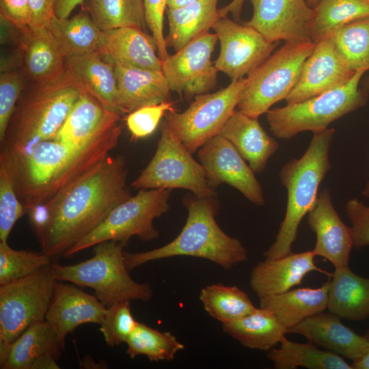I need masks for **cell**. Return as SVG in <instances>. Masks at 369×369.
I'll list each match as a JSON object with an SVG mask.
<instances>
[{
  "label": "cell",
  "instance_id": "obj_23",
  "mask_svg": "<svg viewBox=\"0 0 369 369\" xmlns=\"http://www.w3.org/2000/svg\"><path fill=\"white\" fill-rule=\"evenodd\" d=\"M312 250L290 253L284 257L258 263L250 275V286L260 298L285 292L301 284L309 273H325L316 266Z\"/></svg>",
  "mask_w": 369,
  "mask_h": 369
},
{
  "label": "cell",
  "instance_id": "obj_30",
  "mask_svg": "<svg viewBox=\"0 0 369 369\" xmlns=\"http://www.w3.org/2000/svg\"><path fill=\"white\" fill-rule=\"evenodd\" d=\"M64 349L52 326L45 320L36 322L12 344L1 369H32L40 359L51 356L58 359Z\"/></svg>",
  "mask_w": 369,
  "mask_h": 369
},
{
  "label": "cell",
  "instance_id": "obj_27",
  "mask_svg": "<svg viewBox=\"0 0 369 369\" xmlns=\"http://www.w3.org/2000/svg\"><path fill=\"white\" fill-rule=\"evenodd\" d=\"M122 114L168 100L171 91L162 71L115 66Z\"/></svg>",
  "mask_w": 369,
  "mask_h": 369
},
{
  "label": "cell",
  "instance_id": "obj_29",
  "mask_svg": "<svg viewBox=\"0 0 369 369\" xmlns=\"http://www.w3.org/2000/svg\"><path fill=\"white\" fill-rule=\"evenodd\" d=\"M327 309L351 320L369 317V278L360 277L348 266L335 268L331 274Z\"/></svg>",
  "mask_w": 369,
  "mask_h": 369
},
{
  "label": "cell",
  "instance_id": "obj_46",
  "mask_svg": "<svg viewBox=\"0 0 369 369\" xmlns=\"http://www.w3.org/2000/svg\"><path fill=\"white\" fill-rule=\"evenodd\" d=\"M147 26L152 32L159 57L163 61L169 55L167 44L163 34L164 13L167 7V0H143Z\"/></svg>",
  "mask_w": 369,
  "mask_h": 369
},
{
  "label": "cell",
  "instance_id": "obj_25",
  "mask_svg": "<svg viewBox=\"0 0 369 369\" xmlns=\"http://www.w3.org/2000/svg\"><path fill=\"white\" fill-rule=\"evenodd\" d=\"M120 118V114L82 92L54 139L68 144H86L118 124Z\"/></svg>",
  "mask_w": 369,
  "mask_h": 369
},
{
  "label": "cell",
  "instance_id": "obj_45",
  "mask_svg": "<svg viewBox=\"0 0 369 369\" xmlns=\"http://www.w3.org/2000/svg\"><path fill=\"white\" fill-rule=\"evenodd\" d=\"M346 214L351 223L353 247L361 249L369 245V206L357 198L347 201Z\"/></svg>",
  "mask_w": 369,
  "mask_h": 369
},
{
  "label": "cell",
  "instance_id": "obj_44",
  "mask_svg": "<svg viewBox=\"0 0 369 369\" xmlns=\"http://www.w3.org/2000/svg\"><path fill=\"white\" fill-rule=\"evenodd\" d=\"M171 111H174V102L169 100L141 107L128 113L127 128L135 138L147 137L155 131L163 116Z\"/></svg>",
  "mask_w": 369,
  "mask_h": 369
},
{
  "label": "cell",
  "instance_id": "obj_38",
  "mask_svg": "<svg viewBox=\"0 0 369 369\" xmlns=\"http://www.w3.org/2000/svg\"><path fill=\"white\" fill-rule=\"evenodd\" d=\"M87 12L102 31L147 25L143 0H88Z\"/></svg>",
  "mask_w": 369,
  "mask_h": 369
},
{
  "label": "cell",
  "instance_id": "obj_32",
  "mask_svg": "<svg viewBox=\"0 0 369 369\" xmlns=\"http://www.w3.org/2000/svg\"><path fill=\"white\" fill-rule=\"evenodd\" d=\"M219 0H196L186 5L168 8L167 44L179 51L200 33L209 31L220 18Z\"/></svg>",
  "mask_w": 369,
  "mask_h": 369
},
{
  "label": "cell",
  "instance_id": "obj_41",
  "mask_svg": "<svg viewBox=\"0 0 369 369\" xmlns=\"http://www.w3.org/2000/svg\"><path fill=\"white\" fill-rule=\"evenodd\" d=\"M52 259L44 252L12 249L0 241V285L29 276L50 265Z\"/></svg>",
  "mask_w": 369,
  "mask_h": 369
},
{
  "label": "cell",
  "instance_id": "obj_56",
  "mask_svg": "<svg viewBox=\"0 0 369 369\" xmlns=\"http://www.w3.org/2000/svg\"><path fill=\"white\" fill-rule=\"evenodd\" d=\"M364 336L369 340V329L366 331V334Z\"/></svg>",
  "mask_w": 369,
  "mask_h": 369
},
{
  "label": "cell",
  "instance_id": "obj_37",
  "mask_svg": "<svg viewBox=\"0 0 369 369\" xmlns=\"http://www.w3.org/2000/svg\"><path fill=\"white\" fill-rule=\"evenodd\" d=\"M314 10L311 38L316 44L341 26L369 16V2L364 0H319Z\"/></svg>",
  "mask_w": 369,
  "mask_h": 369
},
{
  "label": "cell",
  "instance_id": "obj_2",
  "mask_svg": "<svg viewBox=\"0 0 369 369\" xmlns=\"http://www.w3.org/2000/svg\"><path fill=\"white\" fill-rule=\"evenodd\" d=\"M120 134L118 124L86 144L52 139L37 144L26 154L15 151L16 191L25 209L46 203L64 191L109 154Z\"/></svg>",
  "mask_w": 369,
  "mask_h": 369
},
{
  "label": "cell",
  "instance_id": "obj_26",
  "mask_svg": "<svg viewBox=\"0 0 369 369\" xmlns=\"http://www.w3.org/2000/svg\"><path fill=\"white\" fill-rule=\"evenodd\" d=\"M230 141L255 174L262 172L279 143L260 126L258 118L235 110L220 134Z\"/></svg>",
  "mask_w": 369,
  "mask_h": 369
},
{
  "label": "cell",
  "instance_id": "obj_42",
  "mask_svg": "<svg viewBox=\"0 0 369 369\" xmlns=\"http://www.w3.org/2000/svg\"><path fill=\"white\" fill-rule=\"evenodd\" d=\"M137 324L131 314L130 301H122L107 308L100 331L107 344L113 346L126 343Z\"/></svg>",
  "mask_w": 369,
  "mask_h": 369
},
{
  "label": "cell",
  "instance_id": "obj_21",
  "mask_svg": "<svg viewBox=\"0 0 369 369\" xmlns=\"http://www.w3.org/2000/svg\"><path fill=\"white\" fill-rule=\"evenodd\" d=\"M288 333L305 337L308 342L353 361L369 351V340L343 325L340 317L331 312L311 316L288 329Z\"/></svg>",
  "mask_w": 369,
  "mask_h": 369
},
{
  "label": "cell",
  "instance_id": "obj_43",
  "mask_svg": "<svg viewBox=\"0 0 369 369\" xmlns=\"http://www.w3.org/2000/svg\"><path fill=\"white\" fill-rule=\"evenodd\" d=\"M22 70H3L0 75V142L5 136L8 125L26 85Z\"/></svg>",
  "mask_w": 369,
  "mask_h": 369
},
{
  "label": "cell",
  "instance_id": "obj_8",
  "mask_svg": "<svg viewBox=\"0 0 369 369\" xmlns=\"http://www.w3.org/2000/svg\"><path fill=\"white\" fill-rule=\"evenodd\" d=\"M315 46L312 40L285 42L247 75L237 110L258 118L273 105L286 99L297 84L303 65Z\"/></svg>",
  "mask_w": 369,
  "mask_h": 369
},
{
  "label": "cell",
  "instance_id": "obj_34",
  "mask_svg": "<svg viewBox=\"0 0 369 369\" xmlns=\"http://www.w3.org/2000/svg\"><path fill=\"white\" fill-rule=\"evenodd\" d=\"M266 357L277 369H294L299 366L310 369H352L351 365L334 353L319 349L310 342L297 343L286 337L280 347L268 351Z\"/></svg>",
  "mask_w": 369,
  "mask_h": 369
},
{
  "label": "cell",
  "instance_id": "obj_6",
  "mask_svg": "<svg viewBox=\"0 0 369 369\" xmlns=\"http://www.w3.org/2000/svg\"><path fill=\"white\" fill-rule=\"evenodd\" d=\"M126 243L106 241L96 244L93 256L71 265L51 264L53 277L92 288L95 296L106 307L122 301H148L152 290L148 284H140L130 276L124 258Z\"/></svg>",
  "mask_w": 369,
  "mask_h": 369
},
{
  "label": "cell",
  "instance_id": "obj_17",
  "mask_svg": "<svg viewBox=\"0 0 369 369\" xmlns=\"http://www.w3.org/2000/svg\"><path fill=\"white\" fill-rule=\"evenodd\" d=\"M356 72L344 63L331 41L324 38L316 43L306 59L297 84L285 99L286 103L301 102L342 85Z\"/></svg>",
  "mask_w": 369,
  "mask_h": 369
},
{
  "label": "cell",
  "instance_id": "obj_49",
  "mask_svg": "<svg viewBox=\"0 0 369 369\" xmlns=\"http://www.w3.org/2000/svg\"><path fill=\"white\" fill-rule=\"evenodd\" d=\"M83 1L84 0H54L55 16L59 18H68L71 12Z\"/></svg>",
  "mask_w": 369,
  "mask_h": 369
},
{
  "label": "cell",
  "instance_id": "obj_36",
  "mask_svg": "<svg viewBox=\"0 0 369 369\" xmlns=\"http://www.w3.org/2000/svg\"><path fill=\"white\" fill-rule=\"evenodd\" d=\"M326 38L350 69L369 70V16L345 24Z\"/></svg>",
  "mask_w": 369,
  "mask_h": 369
},
{
  "label": "cell",
  "instance_id": "obj_12",
  "mask_svg": "<svg viewBox=\"0 0 369 369\" xmlns=\"http://www.w3.org/2000/svg\"><path fill=\"white\" fill-rule=\"evenodd\" d=\"M247 78L233 81L215 92L196 95L182 112L168 111L165 122L191 153L220 132L235 111Z\"/></svg>",
  "mask_w": 369,
  "mask_h": 369
},
{
  "label": "cell",
  "instance_id": "obj_31",
  "mask_svg": "<svg viewBox=\"0 0 369 369\" xmlns=\"http://www.w3.org/2000/svg\"><path fill=\"white\" fill-rule=\"evenodd\" d=\"M222 329L243 346L267 351L280 344L288 333L275 314L262 308L222 324Z\"/></svg>",
  "mask_w": 369,
  "mask_h": 369
},
{
  "label": "cell",
  "instance_id": "obj_52",
  "mask_svg": "<svg viewBox=\"0 0 369 369\" xmlns=\"http://www.w3.org/2000/svg\"><path fill=\"white\" fill-rule=\"evenodd\" d=\"M196 0H167L168 8H176L186 5Z\"/></svg>",
  "mask_w": 369,
  "mask_h": 369
},
{
  "label": "cell",
  "instance_id": "obj_16",
  "mask_svg": "<svg viewBox=\"0 0 369 369\" xmlns=\"http://www.w3.org/2000/svg\"><path fill=\"white\" fill-rule=\"evenodd\" d=\"M249 1L253 7V14L245 24L257 30L268 41L312 40L314 10L306 0Z\"/></svg>",
  "mask_w": 369,
  "mask_h": 369
},
{
  "label": "cell",
  "instance_id": "obj_18",
  "mask_svg": "<svg viewBox=\"0 0 369 369\" xmlns=\"http://www.w3.org/2000/svg\"><path fill=\"white\" fill-rule=\"evenodd\" d=\"M307 221L316 236L312 249L315 256L328 260L335 268L348 266L353 247L352 229L339 217L328 189H324L318 194Z\"/></svg>",
  "mask_w": 369,
  "mask_h": 369
},
{
  "label": "cell",
  "instance_id": "obj_9",
  "mask_svg": "<svg viewBox=\"0 0 369 369\" xmlns=\"http://www.w3.org/2000/svg\"><path fill=\"white\" fill-rule=\"evenodd\" d=\"M171 189H141L134 196L115 206L91 232L66 251L62 257L70 258L106 241L128 243L136 236L143 241L156 238L159 232L153 225L155 218L169 208Z\"/></svg>",
  "mask_w": 369,
  "mask_h": 369
},
{
  "label": "cell",
  "instance_id": "obj_11",
  "mask_svg": "<svg viewBox=\"0 0 369 369\" xmlns=\"http://www.w3.org/2000/svg\"><path fill=\"white\" fill-rule=\"evenodd\" d=\"M191 154L164 121L154 155L131 186L139 189L180 188L198 197H212L214 189L203 166Z\"/></svg>",
  "mask_w": 369,
  "mask_h": 369
},
{
  "label": "cell",
  "instance_id": "obj_24",
  "mask_svg": "<svg viewBox=\"0 0 369 369\" xmlns=\"http://www.w3.org/2000/svg\"><path fill=\"white\" fill-rule=\"evenodd\" d=\"M65 77L81 92L95 97L106 108L122 115L114 66L98 53L66 57Z\"/></svg>",
  "mask_w": 369,
  "mask_h": 369
},
{
  "label": "cell",
  "instance_id": "obj_55",
  "mask_svg": "<svg viewBox=\"0 0 369 369\" xmlns=\"http://www.w3.org/2000/svg\"><path fill=\"white\" fill-rule=\"evenodd\" d=\"M369 71V70H368ZM366 90L367 91L369 92V74L368 76L366 78Z\"/></svg>",
  "mask_w": 369,
  "mask_h": 369
},
{
  "label": "cell",
  "instance_id": "obj_39",
  "mask_svg": "<svg viewBox=\"0 0 369 369\" xmlns=\"http://www.w3.org/2000/svg\"><path fill=\"white\" fill-rule=\"evenodd\" d=\"M200 299L206 312L222 324L241 318L256 309L247 293L234 286L207 285L202 289Z\"/></svg>",
  "mask_w": 369,
  "mask_h": 369
},
{
  "label": "cell",
  "instance_id": "obj_1",
  "mask_svg": "<svg viewBox=\"0 0 369 369\" xmlns=\"http://www.w3.org/2000/svg\"><path fill=\"white\" fill-rule=\"evenodd\" d=\"M123 156L108 154L70 186L44 203L51 214L42 251L52 260L94 230L131 195Z\"/></svg>",
  "mask_w": 369,
  "mask_h": 369
},
{
  "label": "cell",
  "instance_id": "obj_10",
  "mask_svg": "<svg viewBox=\"0 0 369 369\" xmlns=\"http://www.w3.org/2000/svg\"><path fill=\"white\" fill-rule=\"evenodd\" d=\"M51 264L0 285V366L14 340L31 325L45 320L57 281Z\"/></svg>",
  "mask_w": 369,
  "mask_h": 369
},
{
  "label": "cell",
  "instance_id": "obj_51",
  "mask_svg": "<svg viewBox=\"0 0 369 369\" xmlns=\"http://www.w3.org/2000/svg\"><path fill=\"white\" fill-rule=\"evenodd\" d=\"M351 366L355 369H369V351L359 359L353 361Z\"/></svg>",
  "mask_w": 369,
  "mask_h": 369
},
{
  "label": "cell",
  "instance_id": "obj_15",
  "mask_svg": "<svg viewBox=\"0 0 369 369\" xmlns=\"http://www.w3.org/2000/svg\"><path fill=\"white\" fill-rule=\"evenodd\" d=\"M197 156L212 188L226 183L254 204H264L262 188L255 173L227 139L221 135L211 138L199 149Z\"/></svg>",
  "mask_w": 369,
  "mask_h": 369
},
{
  "label": "cell",
  "instance_id": "obj_20",
  "mask_svg": "<svg viewBox=\"0 0 369 369\" xmlns=\"http://www.w3.org/2000/svg\"><path fill=\"white\" fill-rule=\"evenodd\" d=\"M18 31L20 69L27 81L46 83L62 79L66 57L49 28L29 27Z\"/></svg>",
  "mask_w": 369,
  "mask_h": 369
},
{
  "label": "cell",
  "instance_id": "obj_47",
  "mask_svg": "<svg viewBox=\"0 0 369 369\" xmlns=\"http://www.w3.org/2000/svg\"><path fill=\"white\" fill-rule=\"evenodd\" d=\"M1 18L17 30L31 27V12L27 0H0Z\"/></svg>",
  "mask_w": 369,
  "mask_h": 369
},
{
  "label": "cell",
  "instance_id": "obj_50",
  "mask_svg": "<svg viewBox=\"0 0 369 369\" xmlns=\"http://www.w3.org/2000/svg\"><path fill=\"white\" fill-rule=\"evenodd\" d=\"M245 0H232L229 4L219 10L220 18L226 17L228 13L238 19L240 17L241 9Z\"/></svg>",
  "mask_w": 369,
  "mask_h": 369
},
{
  "label": "cell",
  "instance_id": "obj_22",
  "mask_svg": "<svg viewBox=\"0 0 369 369\" xmlns=\"http://www.w3.org/2000/svg\"><path fill=\"white\" fill-rule=\"evenodd\" d=\"M153 36L144 29L125 27L104 31L100 55L113 66L162 71L163 60Z\"/></svg>",
  "mask_w": 369,
  "mask_h": 369
},
{
  "label": "cell",
  "instance_id": "obj_5",
  "mask_svg": "<svg viewBox=\"0 0 369 369\" xmlns=\"http://www.w3.org/2000/svg\"><path fill=\"white\" fill-rule=\"evenodd\" d=\"M81 92L65 74L55 82L26 83L2 142L24 154L37 144L54 139Z\"/></svg>",
  "mask_w": 369,
  "mask_h": 369
},
{
  "label": "cell",
  "instance_id": "obj_33",
  "mask_svg": "<svg viewBox=\"0 0 369 369\" xmlns=\"http://www.w3.org/2000/svg\"><path fill=\"white\" fill-rule=\"evenodd\" d=\"M49 29L66 57L88 53H100L104 38L102 31L87 12L72 18L54 16Z\"/></svg>",
  "mask_w": 369,
  "mask_h": 369
},
{
  "label": "cell",
  "instance_id": "obj_14",
  "mask_svg": "<svg viewBox=\"0 0 369 369\" xmlns=\"http://www.w3.org/2000/svg\"><path fill=\"white\" fill-rule=\"evenodd\" d=\"M213 29L220 42L215 67L232 81L243 79L251 72L271 55L277 44L268 41L253 27L226 17L220 18Z\"/></svg>",
  "mask_w": 369,
  "mask_h": 369
},
{
  "label": "cell",
  "instance_id": "obj_35",
  "mask_svg": "<svg viewBox=\"0 0 369 369\" xmlns=\"http://www.w3.org/2000/svg\"><path fill=\"white\" fill-rule=\"evenodd\" d=\"M26 214L15 184V150L5 142L0 149V241H8L15 223Z\"/></svg>",
  "mask_w": 369,
  "mask_h": 369
},
{
  "label": "cell",
  "instance_id": "obj_7",
  "mask_svg": "<svg viewBox=\"0 0 369 369\" xmlns=\"http://www.w3.org/2000/svg\"><path fill=\"white\" fill-rule=\"evenodd\" d=\"M366 70H357L342 85L305 100L270 109L266 113L271 132L289 139L304 131H323L336 120L365 105L368 96L359 84Z\"/></svg>",
  "mask_w": 369,
  "mask_h": 369
},
{
  "label": "cell",
  "instance_id": "obj_3",
  "mask_svg": "<svg viewBox=\"0 0 369 369\" xmlns=\"http://www.w3.org/2000/svg\"><path fill=\"white\" fill-rule=\"evenodd\" d=\"M183 204L188 216L180 233L169 243L154 249L124 251L128 270L150 261L180 256L206 259L226 269L247 259V251L242 243L226 234L217 223L216 200L193 194L185 196Z\"/></svg>",
  "mask_w": 369,
  "mask_h": 369
},
{
  "label": "cell",
  "instance_id": "obj_19",
  "mask_svg": "<svg viewBox=\"0 0 369 369\" xmlns=\"http://www.w3.org/2000/svg\"><path fill=\"white\" fill-rule=\"evenodd\" d=\"M107 308L96 296L70 284L57 280L45 316L65 346L66 336L83 324L100 325Z\"/></svg>",
  "mask_w": 369,
  "mask_h": 369
},
{
  "label": "cell",
  "instance_id": "obj_48",
  "mask_svg": "<svg viewBox=\"0 0 369 369\" xmlns=\"http://www.w3.org/2000/svg\"><path fill=\"white\" fill-rule=\"evenodd\" d=\"M31 12L30 27H48L55 16L53 10L54 0H27Z\"/></svg>",
  "mask_w": 369,
  "mask_h": 369
},
{
  "label": "cell",
  "instance_id": "obj_57",
  "mask_svg": "<svg viewBox=\"0 0 369 369\" xmlns=\"http://www.w3.org/2000/svg\"><path fill=\"white\" fill-rule=\"evenodd\" d=\"M364 1H366L369 2V0H364Z\"/></svg>",
  "mask_w": 369,
  "mask_h": 369
},
{
  "label": "cell",
  "instance_id": "obj_28",
  "mask_svg": "<svg viewBox=\"0 0 369 369\" xmlns=\"http://www.w3.org/2000/svg\"><path fill=\"white\" fill-rule=\"evenodd\" d=\"M330 279L318 288H299L260 297V308L273 312L288 329L304 319L327 309Z\"/></svg>",
  "mask_w": 369,
  "mask_h": 369
},
{
  "label": "cell",
  "instance_id": "obj_53",
  "mask_svg": "<svg viewBox=\"0 0 369 369\" xmlns=\"http://www.w3.org/2000/svg\"><path fill=\"white\" fill-rule=\"evenodd\" d=\"M361 194L364 197L369 198V181L366 182V186L361 192Z\"/></svg>",
  "mask_w": 369,
  "mask_h": 369
},
{
  "label": "cell",
  "instance_id": "obj_4",
  "mask_svg": "<svg viewBox=\"0 0 369 369\" xmlns=\"http://www.w3.org/2000/svg\"><path fill=\"white\" fill-rule=\"evenodd\" d=\"M333 128L313 133L308 149L300 159L285 163L279 178L287 190V205L275 240L264 253L265 259L274 260L290 254L303 218L314 207L319 186L331 169L329 150Z\"/></svg>",
  "mask_w": 369,
  "mask_h": 369
},
{
  "label": "cell",
  "instance_id": "obj_54",
  "mask_svg": "<svg viewBox=\"0 0 369 369\" xmlns=\"http://www.w3.org/2000/svg\"><path fill=\"white\" fill-rule=\"evenodd\" d=\"M310 7L314 8L318 4L319 0H306Z\"/></svg>",
  "mask_w": 369,
  "mask_h": 369
},
{
  "label": "cell",
  "instance_id": "obj_13",
  "mask_svg": "<svg viewBox=\"0 0 369 369\" xmlns=\"http://www.w3.org/2000/svg\"><path fill=\"white\" fill-rule=\"evenodd\" d=\"M217 41L215 33L203 32L163 61L171 91L196 96L215 87L218 71L211 57Z\"/></svg>",
  "mask_w": 369,
  "mask_h": 369
},
{
  "label": "cell",
  "instance_id": "obj_40",
  "mask_svg": "<svg viewBox=\"0 0 369 369\" xmlns=\"http://www.w3.org/2000/svg\"><path fill=\"white\" fill-rule=\"evenodd\" d=\"M126 344V353L131 358L144 355L151 361H172L184 348L183 344L170 332H162L139 322Z\"/></svg>",
  "mask_w": 369,
  "mask_h": 369
}]
</instances>
